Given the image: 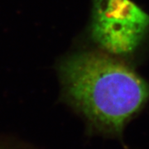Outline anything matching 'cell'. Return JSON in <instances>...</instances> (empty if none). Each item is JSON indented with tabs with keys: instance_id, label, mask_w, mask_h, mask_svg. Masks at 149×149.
I'll return each mask as SVG.
<instances>
[{
	"instance_id": "1",
	"label": "cell",
	"mask_w": 149,
	"mask_h": 149,
	"mask_svg": "<svg viewBox=\"0 0 149 149\" xmlns=\"http://www.w3.org/2000/svg\"><path fill=\"white\" fill-rule=\"evenodd\" d=\"M61 74L70 101L97 130L121 136L149 100V84L119 57L83 52L65 60Z\"/></svg>"
},
{
	"instance_id": "2",
	"label": "cell",
	"mask_w": 149,
	"mask_h": 149,
	"mask_svg": "<svg viewBox=\"0 0 149 149\" xmlns=\"http://www.w3.org/2000/svg\"><path fill=\"white\" fill-rule=\"evenodd\" d=\"M149 32V14L131 0H94L91 34L102 52L134 53Z\"/></svg>"
}]
</instances>
